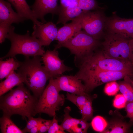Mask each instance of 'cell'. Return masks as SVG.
Masks as SVG:
<instances>
[{
  "instance_id": "obj_40",
  "label": "cell",
  "mask_w": 133,
  "mask_h": 133,
  "mask_svg": "<svg viewBox=\"0 0 133 133\" xmlns=\"http://www.w3.org/2000/svg\"><path fill=\"white\" fill-rule=\"evenodd\" d=\"M36 126L31 129L29 131V133H39V125Z\"/></svg>"
},
{
  "instance_id": "obj_8",
  "label": "cell",
  "mask_w": 133,
  "mask_h": 133,
  "mask_svg": "<svg viewBox=\"0 0 133 133\" xmlns=\"http://www.w3.org/2000/svg\"><path fill=\"white\" fill-rule=\"evenodd\" d=\"M104 36V40L101 44L105 55L121 60L130 61V42L131 38L107 32Z\"/></svg>"
},
{
  "instance_id": "obj_5",
  "label": "cell",
  "mask_w": 133,
  "mask_h": 133,
  "mask_svg": "<svg viewBox=\"0 0 133 133\" xmlns=\"http://www.w3.org/2000/svg\"><path fill=\"white\" fill-rule=\"evenodd\" d=\"M79 69L129 71L133 72V65L130 61H124L110 57L102 51L95 52L78 67Z\"/></svg>"
},
{
  "instance_id": "obj_35",
  "label": "cell",
  "mask_w": 133,
  "mask_h": 133,
  "mask_svg": "<svg viewBox=\"0 0 133 133\" xmlns=\"http://www.w3.org/2000/svg\"><path fill=\"white\" fill-rule=\"evenodd\" d=\"M125 108L126 112V117L129 118V122L133 124V101L127 102Z\"/></svg>"
},
{
  "instance_id": "obj_22",
  "label": "cell",
  "mask_w": 133,
  "mask_h": 133,
  "mask_svg": "<svg viewBox=\"0 0 133 133\" xmlns=\"http://www.w3.org/2000/svg\"><path fill=\"white\" fill-rule=\"evenodd\" d=\"M10 116L3 115L0 118L2 133H24L13 122Z\"/></svg>"
},
{
  "instance_id": "obj_3",
  "label": "cell",
  "mask_w": 133,
  "mask_h": 133,
  "mask_svg": "<svg viewBox=\"0 0 133 133\" xmlns=\"http://www.w3.org/2000/svg\"><path fill=\"white\" fill-rule=\"evenodd\" d=\"M15 29L14 26L11 25L6 37L11 42V47L6 54L0 58V60L8 57L16 58V55L18 54L26 57L42 56L45 52L38 39L31 36L29 31L25 34L21 35L15 33Z\"/></svg>"
},
{
  "instance_id": "obj_10",
  "label": "cell",
  "mask_w": 133,
  "mask_h": 133,
  "mask_svg": "<svg viewBox=\"0 0 133 133\" xmlns=\"http://www.w3.org/2000/svg\"><path fill=\"white\" fill-rule=\"evenodd\" d=\"M42 56L44 68L52 78H56L64 72L73 69L64 64V60L59 58L57 50H47Z\"/></svg>"
},
{
  "instance_id": "obj_2",
  "label": "cell",
  "mask_w": 133,
  "mask_h": 133,
  "mask_svg": "<svg viewBox=\"0 0 133 133\" xmlns=\"http://www.w3.org/2000/svg\"><path fill=\"white\" fill-rule=\"evenodd\" d=\"M40 56L32 58L25 57L17 72L22 78L23 83L38 99L45 89L47 82L52 78L42 66Z\"/></svg>"
},
{
  "instance_id": "obj_1",
  "label": "cell",
  "mask_w": 133,
  "mask_h": 133,
  "mask_svg": "<svg viewBox=\"0 0 133 133\" xmlns=\"http://www.w3.org/2000/svg\"><path fill=\"white\" fill-rule=\"evenodd\" d=\"M38 99L32 95L22 83L5 96H0V108L3 115L11 117L14 115L21 116L26 120L36 114Z\"/></svg>"
},
{
  "instance_id": "obj_38",
  "label": "cell",
  "mask_w": 133,
  "mask_h": 133,
  "mask_svg": "<svg viewBox=\"0 0 133 133\" xmlns=\"http://www.w3.org/2000/svg\"><path fill=\"white\" fill-rule=\"evenodd\" d=\"M130 60L133 65V38L131 39L130 42Z\"/></svg>"
},
{
  "instance_id": "obj_21",
  "label": "cell",
  "mask_w": 133,
  "mask_h": 133,
  "mask_svg": "<svg viewBox=\"0 0 133 133\" xmlns=\"http://www.w3.org/2000/svg\"><path fill=\"white\" fill-rule=\"evenodd\" d=\"M133 124L121 120H116L110 122L102 133H124L128 132Z\"/></svg>"
},
{
  "instance_id": "obj_19",
  "label": "cell",
  "mask_w": 133,
  "mask_h": 133,
  "mask_svg": "<svg viewBox=\"0 0 133 133\" xmlns=\"http://www.w3.org/2000/svg\"><path fill=\"white\" fill-rule=\"evenodd\" d=\"M22 62L13 57H9L6 60L0 61V80L6 78L14 70L17 69Z\"/></svg>"
},
{
  "instance_id": "obj_29",
  "label": "cell",
  "mask_w": 133,
  "mask_h": 133,
  "mask_svg": "<svg viewBox=\"0 0 133 133\" xmlns=\"http://www.w3.org/2000/svg\"><path fill=\"white\" fill-rule=\"evenodd\" d=\"M90 124L87 121L81 118L80 121L72 127L69 132L70 133H86Z\"/></svg>"
},
{
  "instance_id": "obj_23",
  "label": "cell",
  "mask_w": 133,
  "mask_h": 133,
  "mask_svg": "<svg viewBox=\"0 0 133 133\" xmlns=\"http://www.w3.org/2000/svg\"><path fill=\"white\" fill-rule=\"evenodd\" d=\"M71 110V108L70 107H65L64 109V118L60 125L64 130L68 132L72 127L79 123L81 120V118L78 119L71 116L69 114Z\"/></svg>"
},
{
  "instance_id": "obj_30",
  "label": "cell",
  "mask_w": 133,
  "mask_h": 133,
  "mask_svg": "<svg viewBox=\"0 0 133 133\" xmlns=\"http://www.w3.org/2000/svg\"><path fill=\"white\" fill-rule=\"evenodd\" d=\"M119 90V85L115 81L107 83L104 88V92L109 96L116 95Z\"/></svg>"
},
{
  "instance_id": "obj_14",
  "label": "cell",
  "mask_w": 133,
  "mask_h": 133,
  "mask_svg": "<svg viewBox=\"0 0 133 133\" xmlns=\"http://www.w3.org/2000/svg\"><path fill=\"white\" fill-rule=\"evenodd\" d=\"M58 0H35L30 7L35 17L41 20L42 23L46 22L44 17L47 14H58L59 6Z\"/></svg>"
},
{
  "instance_id": "obj_12",
  "label": "cell",
  "mask_w": 133,
  "mask_h": 133,
  "mask_svg": "<svg viewBox=\"0 0 133 133\" xmlns=\"http://www.w3.org/2000/svg\"><path fill=\"white\" fill-rule=\"evenodd\" d=\"M60 91H63L79 95H88L85 85L76 76L62 75L54 79Z\"/></svg>"
},
{
  "instance_id": "obj_28",
  "label": "cell",
  "mask_w": 133,
  "mask_h": 133,
  "mask_svg": "<svg viewBox=\"0 0 133 133\" xmlns=\"http://www.w3.org/2000/svg\"><path fill=\"white\" fill-rule=\"evenodd\" d=\"M78 6L84 11L97 10L99 8L96 0H78Z\"/></svg>"
},
{
  "instance_id": "obj_25",
  "label": "cell",
  "mask_w": 133,
  "mask_h": 133,
  "mask_svg": "<svg viewBox=\"0 0 133 133\" xmlns=\"http://www.w3.org/2000/svg\"><path fill=\"white\" fill-rule=\"evenodd\" d=\"M119 90L125 97L127 102L133 101V88L131 84L125 80L119 84Z\"/></svg>"
},
{
  "instance_id": "obj_32",
  "label": "cell",
  "mask_w": 133,
  "mask_h": 133,
  "mask_svg": "<svg viewBox=\"0 0 133 133\" xmlns=\"http://www.w3.org/2000/svg\"><path fill=\"white\" fill-rule=\"evenodd\" d=\"M12 24L9 22L0 23V43L4 42L6 37L11 25Z\"/></svg>"
},
{
  "instance_id": "obj_16",
  "label": "cell",
  "mask_w": 133,
  "mask_h": 133,
  "mask_svg": "<svg viewBox=\"0 0 133 133\" xmlns=\"http://www.w3.org/2000/svg\"><path fill=\"white\" fill-rule=\"evenodd\" d=\"M26 20L14 11L10 2L0 0V23L9 22L12 23L18 24Z\"/></svg>"
},
{
  "instance_id": "obj_39",
  "label": "cell",
  "mask_w": 133,
  "mask_h": 133,
  "mask_svg": "<svg viewBox=\"0 0 133 133\" xmlns=\"http://www.w3.org/2000/svg\"><path fill=\"white\" fill-rule=\"evenodd\" d=\"M124 78L125 80L129 82L131 84L133 88V75L129 76H127Z\"/></svg>"
},
{
  "instance_id": "obj_31",
  "label": "cell",
  "mask_w": 133,
  "mask_h": 133,
  "mask_svg": "<svg viewBox=\"0 0 133 133\" xmlns=\"http://www.w3.org/2000/svg\"><path fill=\"white\" fill-rule=\"evenodd\" d=\"M43 118L39 117L34 118L30 116L28 118L27 124L25 128L22 130L24 133H29L30 130L33 127L39 125L42 122Z\"/></svg>"
},
{
  "instance_id": "obj_18",
  "label": "cell",
  "mask_w": 133,
  "mask_h": 133,
  "mask_svg": "<svg viewBox=\"0 0 133 133\" xmlns=\"http://www.w3.org/2000/svg\"><path fill=\"white\" fill-rule=\"evenodd\" d=\"M12 5L20 16L27 20L30 19L33 24L39 25L41 22L39 21L34 17L32 11L26 0H8Z\"/></svg>"
},
{
  "instance_id": "obj_34",
  "label": "cell",
  "mask_w": 133,
  "mask_h": 133,
  "mask_svg": "<svg viewBox=\"0 0 133 133\" xmlns=\"http://www.w3.org/2000/svg\"><path fill=\"white\" fill-rule=\"evenodd\" d=\"M64 130L58 123L55 117V115L53 116L51 125L47 133H64Z\"/></svg>"
},
{
  "instance_id": "obj_27",
  "label": "cell",
  "mask_w": 133,
  "mask_h": 133,
  "mask_svg": "<svg viewBox=\"0 0 133 133\" xmlns=\"http://www.w3.org/2000/svg\"><path fill=\"white\" fill-rule=\"evenodd\" d=\"M91 124L94 131L102 133L107 127L108 124L103 117L98 116L92 119Z\"/></svg>"
},
{
  "instance_id": "obj_36",
  "label": "cell",
  "mask_w": 133,
  "mask_h": 133,
  "mask_svg": "<svg viewBox=\"0 0 133 133\" xmlns=\"http://www.w3.org/2000/svg\"><path fill=\"white\" fill-rule=\"evenodd\" d=\"M78 0H60V5L59 6L65 7L69 6L78 5Z\"/></svg>"
},
{
  "instance_id": "obj_26",
  "label": "cell",
  "mask_w": 133,
  "mask_h": 133,
  "mask_svg": "<svg viewBox=\"0 0 133 133\" xmlns=\"http://www.w3.org/2000/svg\"><path fill=\"white\" fill-rule=\"evenodd\" d=\"M66 99L77 106L79 109L83 106L91 97L89 95H79L67 92Z\"/></svg>"
},
{
  "instance_id": "obj_9",
  "label": "cell",
  "mask_w": 133,
  "mask_h": 133,
  "mask_svg": "<svg viewBox=\"0 0 133 133\" xmlns=\"http://www.w3.org/2000/svg\"><path fill=\"white\" fill-rule=\"evenodd\" d=\"M82 29L94 38L99 40L104 35L106 17L101 11H86L77 17Z\"/></svg>"
},
{
  "instance_id": "obj_13",
  "label": "cell",
  "mask_w": 133,
  "mask_h": 133,
  "mask_svg": "<svg viewBox=\"0 0 133 133\" xmlns=\"http://www.w3.org/2000/svg\"><path fill=\"white\" fill-rule=\"evenodd\" d=\"M56 25L51 22L33 24L32 35L38 39L42 46H48L57 37L58 29Z\"/></svg>"
},
{
  "instance_id": "obj_24",
  "label": "cell",
  "mask_w": 133,
  "mask_h": 133,
  "mask_svg": "<svg viewBox=\"0 0 133 133\" xmlns=\"http://www.w3.org/2000/svg\"><path fill=\"white\" fill-rule=\"evenodd\" d=\"M79 109L82 116L81 118L86 121L90 120L93 114L92 98H91L89 99Z\"/></svg>"
},
{
  "instance_id": "obj_15",
  "label": "cell",
  "mask_w": 133,
  "mask_h": 133,
  "mask_svg": "<svg viewBox=\"0 0 133 133\" xmlns=\"http://www.w3.org/2000/svg\"><path fill=\"white\" fill-rule=\"evenodd\" d=\"M81 29L77 17L72 20L71 23L64 24L58 30L55 40L58 41V43L54 49L57 50L61 47L62 45L74 36Z\"/></svg>"
},
{
  "instance_id": "obj_17",
  "label": "cell",
  "mask_w": 133,
  "mask_h": 133,
  "mask_svg": "<svg viewBox=\"0 0 133 133\" xmlns=\"http://www.w3.org/2000/svg\"><path fill=\"white\" fill-rule=\"evenodd\" d=\"M78 5L62 7L59 6L58 15V19L56 24L62 23L64 25L68 21L72 20L84 12Z\"/></svg>"
},
{
  "instance_id": "obj_7",
  "label": "cell",
  "mask_w": 133,
  "mask_h": 133,
  "mask_svg": "<svg viewBox=\"0 0 133 133\" xmlns=\"http://www.w3.org/2000/svg\"><path fill=\"white\" fill-rule=\"evenodd\" d=\"M54 78L49 80V83L38 99L36 105V114L44 113L50 116L56 115V112L62 106L66 99L59 93V90Z\"/></svg>"
},
{
  "instance_id": "obj_37",
  "label": "cell",
  "mask_w": 133,
  "mask_h": 133,
  "mask_svg": "<svg viewBox=\"0 0 133 133\" xmlns=\"http://www.w3.org/2000/svg\"><path fill=\"white\" fill-rule=\"evenodd\" d=\"M43 119L39 125V133H43L47 132L48 129L47 127L43 123Z\"/></svg>"
},
{
  "instance_id": "obj_6",
  "label": "cell",
  "mask_w": 133,
  "mask_h": 133,
  "mask_svg": "<svg viewBox=\"0 0 133 133\" xmlns=\"http://www.w3.org/2000/svg\"><path fill=\"white\" fill-rule=\"evenodd\" d=\"M133 75V72L129 71L79 69L75 75L84 82L87 93L104 83L124 78Z\"/></svg>"
},
{
  "instance_id": "obj_20",
  "label": "cell",
  "mask_w": 133,
  "mask_h": 133,
  "mask_svg": "<svg viewBox=\"0 0 133 133\" xmlns=\"http://www.w3.org/2000/svg\"><path fill=\"white\" fill-rule=\"evenodd\" d=\"M22 83V78L17 73L13 72L6 79L0 83V96H1L15 86Z\"/></svg>"
},
{
  "instance_id": "obj_4",
  "label": "cell",
  "mask_w": 133,
  "mask_h": 133,
  "mask_svg": "<svg viewBox=\"0 0 133 133\" xmlns=\"http://www.w3.org/2000/svg\"><path fill=\"white\" fill-rule=\"evenodd\" d=\"M100 44L99 40L80 30L62 46L68 49L75 55L74 62L77 67L88 57L92 54Z\"/></svg>"
},
{
  "instance_id": "obj_11",
  "label": "cell",
  "mask_w": 133,
  "mask_h": 133,
  "mask_svg": "<svg viewBox=\"0 0 133 133\" xmlns=\"http://www.w3.org/2000/svg\"><path fill=\"white\" fill-rule=\"evenodd\" d=\"M105 30L107 32L133 38V18H126L115 15L106 17Z\"/></svg>"
},
{
  "instance_id": "obj_33",
  "label": "cell",
  "mask_w": 133,
  "mask_h": 133,
  "mask_svg": "<svg viewBox=\"0 0 133 133\" xmlns=\"http://www.w3.org/2000/svg\"><path fill=\"white\" fill-rule=\"evenodd\" d=\"M127 102V100L123 94H118L116 96L113 105L115 107L121 109L125 107Z\"/></svg>"
}]
</instances>
